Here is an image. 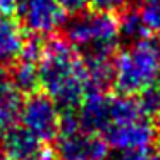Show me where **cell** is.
I'll return each instance as SVG.
<instances>
[{
	"instance_id": "obj_1",
	"label": "cell",
	"mask_w": 160,
	"mask_h": 160,
	"mask_svg": "<svg viewBox=\"0 0 160 160\" xmlns=\"http://www.w3.org/2000/svg\"><path fill=\"white\" fill-rule=\"evenodd\" d=\"M40 86L62 110H78L86 97V67L67 40L50 38L43 43L38 62Z\"/></svg>"
},
{
	"instance_id": "obj_2",
	"label": "cell",
	"mask_w": 160,
	"mask_h": 160,
	"mask_svg": "<svg viewBox=\"0 0 160 160\" xmlns=\"http://www.w3.org/2000/svg\"><path fill=\"white\" fill-rule=\"evenodd\" d=\"M64 33L83 62L112 60L121 45L117 18L97 9L78 12L66 19Z\"/></svg>"
},
{
	"instance_id": "obj_3",
	"label": "cell",
	"mask_w": 160,
	"mask_h": 160,
	"mask_svg": "<svg viewBox=\"0 0 160 160\" xmlns=\"http://www.w3.org/2000/svg\"><path fill=\"white\" fill-rule=\"evenodd\" d=\"M114 84L119 95L136 97L143 90L160 83V55L152 40L129 45L114 55Z\"/></svg>"
},
{
	"instance_id": "obj_4",
	"label": "cell",
	"mask_w": 160,
	"mask_h": 160,
	"mask_svg": "<svg viewBox=\"0 0 160 160\" xmlns=\"http://www.w3.org/2000/svg\"><path fill=\"white\" fill-rule=\"evenodd\" d=\"M14 11L22 31L38 38L53 35L66 22V11L57 0H19Z\"/></svg>"
},
{
	"instance_id": "obj_5",
	"label": "cell",
	"mask_w": 160,
	"mask_h": 160,
	"mask_svg": "<svg viewBox=\"0 0 160 160\" xmlns=\"http://www.w3.org/2000/svg\"><path fill=\"white\" fill-rule=\"evenodd\" d=\"M19 122L40 141H52L60 129V108L47 93H31L21 105Z\"/></svg>"
},
{
	"instance_id": "obj_6",
	"label": "cell",
	"mask_w": 160,
	"mask_h": 160,
	"mask_svg": "<svg viewBox=\"0 0 160 160\" xmlns=\"http://www.w3.org/2000/svg\"><path fill=\"white\" fill-rule=\"evenodd\" d=\"M158 136V129L150 117L138 115L129 121L114 124L103 132V139L114 150L150 152Z\"/></svg>"
},
{
	"instance_id": "obj_7",
	"label": "cell",
	"mask_w": 160,
	"mask_h": 160,
	"mask_svg": "<svg viewBox=\"0 0 160 160\" xmlns=\"http://www.w3.org/2000/svg\"><path fill=\"white\" fill-rule=\"evenodd\" d=\"M108 145L97 132L83 128L60 129L55 136L57 160H100L107 153Z\"/></svg>"
},
{
	"instance_id": "obj_8",
	"label": "cell",
	"mask_w": 160,
	"mask_h": 160,
	"mask_svg": "<svg viewBox=\"0 0 160 160\" xmlns=\"http://www.w3.org/2000/svg\"><path fill=\"white\" fill-rule=\"evenodd\" d=\"M78 121L86 131L103 134L115 124V95L90 93L78 107Z\"/></svg>"
},
{
	"instance_id": "obj_9",
	"label": "cell",
	"mask_w": 160,
	"mask_h": 160,
	"mask_svg": "<svg viewBox=\"0 0 160 160\" xmlns=\"http://www.w3.org/2000/svg\"><path fill=\"white\" fill-rule=\"evenodd\" d=\"M0 139H2L0 148L7 153L11 160H29L42 148V141L22 124H12L5 128Z\"/></svg>"
},
{
	"instance_id": "obj_10",
	"label": "cell",
	"mask_w": 160,
	"mask_h": 160,
	"mask_svg": "<svg viewBox=\"0 0 160 160\" xmlns=\"http://www.w3.org/2000/svg\"><path fill=\"white\" fill-rule=\"evenodd\" d=\"M24 33L16 19L11 16H0V67L12 66L19 59L24 47Z\"/></svg>"
},
{
	"instance_id": "obj_11",
	"label": "cell",
	"mask_w": 160,
	"mask_h": 160,
	"mask_svg": "<svg viewBox=\"0 0 160 160\" xmlns=\"http://www.w3.org/2000/svg\"><path fill=\"white\" fill-rule=\"evenodd\" d=\"M22 98L18 88L12 84L11 74L0 67V122L9 128L19 119Z\"/></svg>"
},
{
	"instance_id": "obj_12",
	"label": "cell",
	"mask_w": 160,
	"mask_h": 160,
	"mask_svg": "<svg viewBox=\"0 0 160 160\" xmlns=\"http://www.w3.org/2000/svg\"><path fill=\"white\" fill-rule=\"evenodd\" d=\"M117 21H119V38H121V43H124L126 47L136 45V43L148 38L150 29L138 9L132 7L124 9Z\"/></svg>"
},
{
	"instance_id": "obj_13",
	"label": "cell",
	"mask_w": 160,
	"mask_h": 160,
	"mask_svg": "<svg viewBox=\"0 0 160 160\" xmlns=\"http://www.w3.org/2000/svg\"><path fill=\"white\" fill-rule=\"evenodd\" d=\"M12 84L18 88L21 95H31L40 88V78H38V62L18 59L12 64L11 72Z\"/></svg>"
},
{
	"instance_id": "obj_14",
	"label": "cell",
	"mask_w": 160,
	"mask_h": 160,
	"mask_svg": "<svg viewBox=\"0 0 160 160\" xmlns=\"http://www.w3.org/2000/svg\"><path fill=\"white\" fill-rule=\"evenodd\" d=\"M136 103L145 117H157V114L160 112V83L136 95Z\"/></svg>"
},
{
	"instance_id": "obj_15",
	"label": "cell",
	"mask_w": 160,
	"mask_h": 160,
	"mask_svg": "<svg viewBox=\"0 0 160 160\" xmlns=\"http://www.w3.org/2000/svg\"><path fill=\"white\" fill-rule=\"evenodd\" d=\"M139 14L155 35H160V0H139Z\"/></svg>"
},
{
	"instance_id": "obj_16",
	"label": "cell",
	"mask_w": 160,
	"mask_h": 160,
	"mask_svg": "<svg viewBox=\"0 0 160 160\" xmlns=\"http://www.w3.org/2000/svg\"><path fill=\"white\" fill-rule=\"evenodd\" d=\"M100 160H148V152H132V150H107Z\"/></svg>"
},
{
	"instance_id": "obj_17",
	"label": "cell",
	"mask_w": 160,
	"mask_h": 160,
	"mask_svg": "<svg viewBox=\"0 0 160 160\" xmlns=\"http://www.w3.org/2000/svg\"><path fill=\"white\" fill-rule=\"evenodd\" d=\"M131 2L132 0H91V5L97 11L115 14V12H122L124 9H128Z\"/></svg>"
},
{
	"instance_id": "obj_18",
	"label": "cell",
	"mask_w": 160,
	"mask_h": 160,
	"mask_svg": "<svg viewBox=\"0 0 160 160\" xmlns=\"http://www.w3.org/2000/svg\"><path fill=\"white\" fill-rule=\"evenodd\" d=\"M60 4V7L66 11V14H78L88 9V5L91 4V0H57Z\"/></svg>"
},
{
	"instance_id": "obj_19",
	"label": "cell",
	"mask_w": 160,
	"mask_h": 160,
	"mask_svg": "<svg viewBox=\"0 0 160 160\" xmlns=\"http://www.w3.org/2000/svg\"><path fill=\"white\" fill-rule=\"evenodd\" d=\"M29 160H57V157H55V152H53V150L47 148V146H42Z\"/></svg>"
},
{
	"instance_id": "obj_20",
	"label": "cell",
	"mask_w": 160,
	"mask_h": 160,
	"mask_svg": "<svg viewBox=\"0 0 160 160\" xmlns=\"http://www.w3.org/2000/svg\"><path fill=\"white\" fill-rule=\"evenodd\" d=\"M18 4H19V0H0V12L2 14H9L11 11H14Z\"/></svg>"
},
{
	"instance_id": "obj_21",
	"label": "cell",
	"mask_w": 160,
	"mask_h": 160,
	"mask_svg": "<svg viewBox=\"0 0 160 160\" xmlns=\"http://www.w3.org/2000/svg\"><path fill=\"white\" fill-rule=\"evenodd\" d=\"M150 40H152V43H153V47H155L157 53H158V55H160V35L153 36V38H150Z\"/></svg>"
},
{
	"instance_id": "obj_22",
	"label": "cell",
	"mask_w": 160,
	"mask_h": 160,
	"mask_svg": "<svg viewBox=\"0 0 160 160\" xmlns=\"http://www.w3.org/2000/svg\"><path fill=\"white\" fill-rule=\"evenodd\" d=\"M148 160H160V148H157L152 155H148Z\"/></svg>"
},
{
	"instance_id": "obj_23",
	"label": "cell",
	"mask_w": 160,
	"mask_h": 160,
	"mask_svg": "<svg viewBox=\"0 0 160 160\" xmlns=\"http://www.w3.org/2000/svg\"><path fill=\"white\" fill-rule=\"evenodd\" d=\"M0 160H11V158L7 157V153H5L2 148H0Z\"/></svg>"
},
{
	"instance_id": "obj_24",
	"label": "cell",
	"mask_w": 160,
	"mask_h": 160,
	"mask_svg": "<svg viewBox=\"0 0 160 160\" xmlns=\"http://www.w3.org/2000/svg\"><path fill=\"white\" fill-rule=\"evenodd\" d=\"M4 131H5V126L0 122V136H2V132H4Z\"/></svg>"
},
{
	"instance_id": "obj_25",
	"label": "cell",
	"mask_w": 160,
	"mask_h": 160,
	"mask_svg": "<svg viewBox=\"0 0 160 160\" xmlns=\"http://www.w3.org/2000/svg\"><path fill=\"white\" fill-rule=\"evenodd\" d=\"M157 121H158V128H160V112L157 114Z\"/></svg>"
}]
</instances>
